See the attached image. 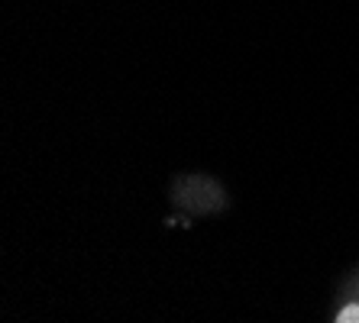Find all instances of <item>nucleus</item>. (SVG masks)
Returning a JSON list of instances; mask_svg holds the SVG:
<instances>
[{"label": "nucleus", "instance_id": "obj_1", "mask_svg": "<svg viewBox=\"0 0 359 323\" xmlns=\"http://www.w3.org/2000/svg\"><path fill=\"white\" fill-rule=\"evenodd\" d=\"M340 323H353V320H359V307H346L340 317H337Z\"/></svg>", "mask_w": 359, "mask_h": 323}]
</instances>
